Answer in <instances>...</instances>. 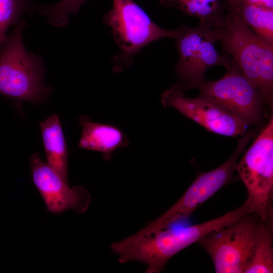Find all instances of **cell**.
I'll list each match as a JSON object with an SVG mask.
<instances>
[{
	"mask_svg": "<svg viewBox=\"0 0 273 273\" xmlns=\"http://www.w3.org/2000/svg\"><path fill=\"white\" fill-rule=\"evenodd\" d=\"M235 10L255 34L273 46V9L242 2Z\"/></svg>",
	"mask_w": 273,
	"mask_h": 273,
	"instance_id": "16",
	"label": "cell"
},
{
	"mask_svg": "<svg viewBox=\"0 0 273 273\" xmlns=\"http://www.w3.org/2000/svg\"><path fill=\"white\" fill-rule=\"evenodd\" d=\"M82 130L78 146L80 148L99 152L106 160L112 153L128 145L124 134L114 126L91 121L85 115L79 119Z\"/></svg>",
	"mask_w": 273,
	"mask_h": 273,
	"instance_id": "12",
	"label": "cell"
},
{
	"mask_svg": "<svg viewBox=\"0 0 273 273\" xmlns=\"http://www.w3.org/2000/svg\"><path fill=\"white\" fill-rule=\"evenodd\" d=\"M254 135V132L251 130L246 131L239 140L234 153L226 161L214 169L199 174L173 205L135 235H148L189 217L201 205L233 180L236 164Z\"/></svg>",
	"mask_w": 273,
	"mask_h": 273,
	"instance_id": "8",
	"label": "cell"
},
{
	"mask_svg": "<svg viewBox=\"0 0 273 273\" xmlns=\"http://www.w3.org/2000/svg\"><path fill=\"white\" fill-rule=\"evenodd\" d=\"M261 219L249 213L211 232L197 243L211 257L216 273H244L252 256Z\"/></svg>",
	"mask_w": 273,
	"mask_h": 273,
	"instance_id": "7",
	"label": "cell"
},
{
	"mask_svg": "<svg viewBox=\"0 0 273 273\" xmlns=\"http://www.w3.org/2000/svg\"><path fill=\"white\" fill-rule=\"evenodd\" d=\"M230 8L236 10L241 3V0H223Z\"/></svg>",
	"mask_w": 273,
	"mask_h": 273,
	"instance_id": "20",
	"label": "cell"
},
{
	"mask_svg": "<svg viewBox=\"0 0 273 273\" xmlns=\"http://www.w3.org/2000/svg\"><path fill=\"white\" fill-rule=\"evenodd\" d=\"M245 185L253 213L263 221L272 220L273 116L271 114L251 146L235 165Z\"/></svg>",
	"mask_w": 273,
	"mask_h": 273,
	"instance_id": "6",
	"label": "cell"
},
{
	"mask_svg": "<svg viewBox=\"0 0 273 273\" xmlns=\"http://www.w3.org/2000/svg\"><path fill=\"white\" fill-rule=\"evenodd\" d=\"M222 78L200 84L197 87L200 90L199 96L219 106L248 127L258 124L265 104L261 94L232 58Z\"/></svg>",
	"mask_w": 273,
	"mask_h": 273,
	"instance_id": "9",
	"label": "cell"
},
{
	"mask_svg": "<svg viewBox=\"0 0 273 273\" xmlns=\"http://www.w3.org/2000/svg\"><path fill=\"white\" fill-rule=\"evenodd\" d=\"M218 41L272 111L273 46L255 34L230 7L224 25L219 29Z\"/></svg>",
	"mask_w": 273,
	"mask_h": 273,
	"instance_id": "2",
	"label": "cell"
},
{
	"mask_svg": "<svg viewBox=\"0 0 273 273\" xmlns=\"http://www.w3.org/2000/svg\"><path fill=\"white\" fill-rule=\"evenodd\" d=\"M242 2L266 8L273 9V0H241Z\"/></svg>",
	"mask_w": 273,
	"mask_h": 273,
	"instance_id": "19",
	"label": "cell"
},
{
	"mask_svg": "<svg viewBox=\"0 0 273 273\" xmlns=\"http://www.w3.org/2000/svg\"><path fill=\"white\" fill-rule=\"evenodd\" d=\"M88 0H62L51 5L39 7L38 13L46 17L54 26L61 27L66 26L68 22L69 14H76L81 7Z\"/></svg>",
	"mask_w": 273,
	"mask_h": 273,
	"instance_id": "17",
	"label": "cell"
},
{
	"mask_svg": "<svg viewBox=\"0 0 273 273\" xmlns=\"http://www.w3.org/2000/svg\"><path fill=\"white\" fill-rule=\"evenodd\" d=\"M30 6L28 0H0V54L7 37L8 29L19 22Z\"/></svg>",
	"mask_w": 273,
	"mask_h": 273,
	"instance_id": "18",
	"label": "cell"
},
{
	"mask_svg": "<svg viewBox=\"0 0 273 273\" xmlns=\"http://www.w3.org/2000/svg\"><path fill=\"white\" fill-rule=\"evenodd\" d=\"M39 125L47 163L68 182V151L59 117L54 113Z\"/></svg>",
	"mask_w": 273,
	"mask_h": 273,
	"instance_id": "13",
	"label": "cell"
},
{
	"mask_svg": "<svg viewBox=\"0 0 273 273\" xmlns=\"http://www.w3.org/2000/svg\"><path fill=\"white\" fill-rule=\"evenodd\" d=\"M162 6L174 8L184 15L221 29L225 23L228 6L221 0H158Z\"/></svg>",
	"mask_w": 273,
	"mask_h": 273,
	"instance_id": "14",
	"label": "cell"
},
{
	"mask_svg": "<svg viewBox=\"0 0 273 273\" xmlns=\"http://www.w3.org/2000/svg\"><path fill=\"white\" fill-rule=\"evenodd\" d=\"M26 23H17L7 36L0 54V94L17 101L39 104L52 88L43 82L42 58L27 51L22 39Z\"/></svg>",
	"mask_w": 273,
	"mask_h": 273,
	"instance_id": "3",
	"label": "cell"
},
{
	"mask_svg": "<svg viewBox=\"0 0 273 273\" xmlns=\"http://www.w3.org/2000/svg\"><path fill=\"white\" fill-rule=\"evenodd\" d=\"M272 220H261L255 249L244 273L273 272Z\"/></svg>",
	"mask_w": 273,
	"mask_h": 273,
	"instance_id": "15",
	"label": "cell"
},
{
	"mask_svg": "<svg viewBox=\"0 0 273 273\" xmlns=\"http://www.w3.org/2000/svg\"><path fill=\"white\" fill-rule=\"evenodd\" d=\"M249 213L252 210L246 200L240 206L218 217L186 227L165 229L148 235L134 234L113 243L111 248L118 255L120 263L135 260L147 265L146 273L161 272L168 261L177 253L211 232L227 226Z\"/></svg>",
	"mask_w": 273,
	"mask_h": 273,
	"instance_id": "1",
	"label": "cell"
},
{
	"mask_svg": "<svg viewBox=\"0 0 273 273\" xmlns=\"http://www.w3.org/2000/svg\"><path fill=\"white\" fill-rule=\"evenodd\" d=\"M103 22L111 29L121 52L113 59L116 72L131 65L140 50L163 38H174L176 29L163 28L156 24L133 0H112L111 9Z\"/></svg>",
	"mask_w": 273,
	"mask_h": 273,
	"instance_id": "5",
	"label": "cell"
},
{
	"mask_svg": "<svg viewBox=\"0 0 273 273\" xmlns=\"http://www.w3.org/2000/svg\"><path fill=\"white\" fill-rule=\"evenodd\" d=\"M33 182L41 196L48 211L55 214L73 209L77 213L87 211L92 198L82 186L70 187L38 153L29 158Z\"/></svg>",
	"mask_w": 273,
	"mask_h": 273,
	"instance_id": "11",
	"label": "cell"
},
{
	"mask_svg": "<svg viewBox=\"0 0 273 273\" xmlns=\"http://www.w3.org/2000/svg\"><path fill=\"white\" fill-rule=\"evenodd\" d=\"M220 29L199 22L196 27L182 25L176 29L174 38L178 54L174 71L178 81L174 85L183 91L197 88L205 81L207 70L211 67L223 66L227 68L231 58L217 51Z\"/></svg>",
	"mask_w": 273,
	"mask_h": 273,
	"instance_id": "4",
	"label": "cell"
},
{
	"mask_svg": "<svg viewBox=\"0 0 273 273\" xmlns=\"http://www.w3.org/2000/svg\"><path fill=\"white\" fill-rule=\"evenodd\" d=\"M161 102L213 133L237 137L247 131L246 125L219 106L200 96L187 97L174 85L162 93Z\"/></svg>",
	"mask_w": 273,
	"mask_h": 273,
	"instance_id": "10",
	"label": "cell"
}]
</instances>
